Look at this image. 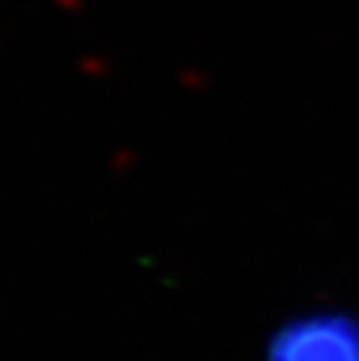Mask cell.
<instances>
[{
  "label": "cell",
  "mask_w": 359,
  "mask_h": 361,
  "mask_svg": "<svg viewBox=\"0 0 359 361\" xmlns=\"http://www.w3.org/2000/svg\"><path fill=\"white\" fill-rule=\"evenodd\" d=\"M266 361H359V316L328 307L294 316L271 336Z\"/></svg>",
  "instance_id": "cell-1"
}]
</instances>
